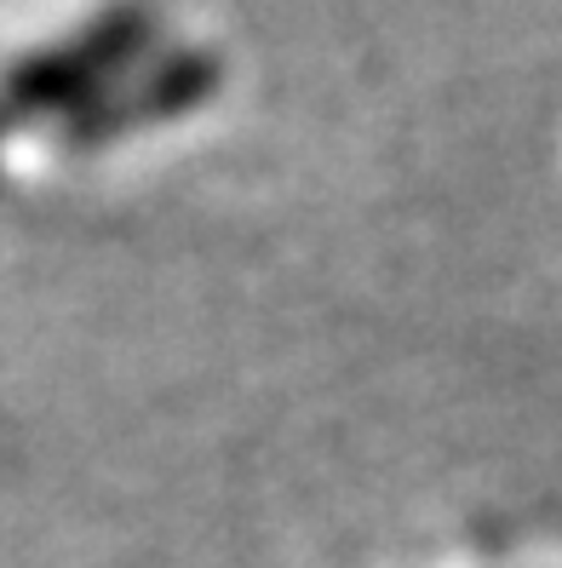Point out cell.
Wrapping results in <instances>:
<instances>
[{
	"mask_svg": "<svg viewBox=\"0 0 562 568\" xmlns=\"http://www.w3.org/2000/svg\"><path fill=\"white\" fill-rule=\"evenodd\" d=\"M150 47V12L139 0L86 18L63 41L23 52L0 70V150L12 132L35 121H70L86 98H98L110 81H121Z\"/></svg>",
	"mask_w": 562,
	"mask_h": 568,
	"instance_id": "obj_1",
	"label": "cell"
},
{
	"mask_svg": "<svg viewBox=\"0 0 562 568\" xmlns=\"http://www.w3.org/2000/svg\"><path fill=\"white\" fill-rule=\"evenodd\" d=\"M218 58L213 52H195V47H178L167 58H139L121 81H110L98 98L63 121L58 144L63 150H98V144H115L126 132H139L150 121H167V115H184L195 110L202 98H213L218 87Z\"/></svg>",
	"mask_w": 562,
	"mask_h": 568,
	"instance_id": "obj_2",
	"label": "cell"
}]
</instances>
